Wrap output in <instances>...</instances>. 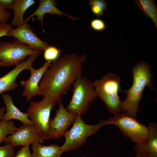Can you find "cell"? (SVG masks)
I'll use <instances>...</instances> for the list:
<instances>
[{
    "mask_svg": "<svg viewBox=\"0 0 157 157\" xmlns=\"http://www.w3.org/2000/svg\"><path fill=\"white\" fill-rule=\"evenodd\" d=\"M12 15L9 11L3 7L0 6V22L1 23H6Z\"/></svg>",
    "mask_w": 157,
    "mask_h": 157,
    "instance_id": "obj_25",
    "label": "cell"
},
{
    "mask_svg": "<svg viewBox=\"0 0 157 157\" xmlns=\"http://www.w3.org/2000/svg\"><path fill=\"white\" fill-rule=\"evenodd\" d=\"M72 95L66 108L69 112L81 116L85 114L97 97L90 79L83 75L73 84Z\"/></svg>",
    "mask_w": 157,
    "mask_h": 157,
    "instance_id": "obj_3",
    "label": "cell"
},
{
    "mask_svg": "<svg viewBox=\"0 0 157 157\" xmlns=\"http://www.w3.org/2000/svg\"><path fill=\"white\" fill-rule=\"evenodd\" d=\"M72 124V128L64 135L65 140L60 147L63 152L74 150L83 145L89 136L96 133L101 127L106 125V120L90 125L86 124L81 116L78 115Z\"/></svg>",
    "mask_w": 157,
    "mask_h": 157,
    "instance_id": "obj_5",
    "label": "cell"
},
{
    "mask_svg": "<svg viewBox=\"0 0 157 157\" xmlns=\"http://www.w3.org/2000/svg\"><path fill=\"white\" fill-rule=\"evenodd\" d=\"M13 147L9 144L0 146V157H14L15 154Z\"/></svg>",
    "mask_w": 157,
    "mask_h": 157,
    "instance_id": "obj_23",
    "label": "cell"
},
{
    "mask_svg": "<svg viewBox=\"0 0 157 157\" xmlns=\"http://www.w3.org/2000/svg\"><path fill=\"white\" fill-rule=\"evenodd\" d=\"M38 56L37 55H30L26 60L16 65L14 69L0 77V94L5 92L14 90L17 87L16 79L18 76L24 70H29Z\"/></svg>",
    "mask_w": 157,
    "mask_h": 157,
    "instance_id": "obj_12",
    "label": "cell"
},
{
    "mask_svg": "<svg viewBox=\"0 0 157 157\" xmlns=\"http://www.w3.org/2000/svg\"><path fill=\"white\" fill-rule=\"evenodd\" d=\"M91 28L96 31H101L104 30L106 28L105 22L99 18L94 19L91 21L90 23Z\"/></svg>",
    "mask_w": 157,
    "mask_h": 157,
    "instance_id": "obj_24",
    "label": "cell"
},
{
    "mask_svg": "<svg viewBox=\"0 0 157 157\" xmlns=\"http://www.w3.org/2000/svg\"><path fill=\"white\" fill-rule=\"evenodd\" d=\"M31 148L32 157H61L63 152L60 147L54 144L45 146L35 142L32 144Z\"/></svg>",
    "mask_w": 157,
    "mask_h": 157,
    "instance_id": "obj_18",
    "label": "cell"
},
{
    "mask_svg": "<svg viewBox=\"0 0 157 157\" xmlns=\"http://www.w3.org/2000/svg\"><path fill=\"white\" fill-rule=\"evenodd\" d=\"M17 128L12 121L0 120V144L4 141L8 135H12L15 133Z\"/></svg>",
    "mask_w": 157,
    "mask_h": 157,
    "instance_id": "obj_20",
    "label": "cell"
},
{
    "mask_svg": "<svg viewBox=\"0 0 157 157\" xmlns=\"http://www.w3.org/2000/svg\"><path fill=\"white\" fill-rule=\"evenodd\" d=\"M51 63L50 61H46L42 66L38 69H35L32 66L29 69L31 73L29 78L26 80L20 81L21 85L24 89L22 93V96L25 97L27 101L36 95L39 96V82L45 71Z\"/></svg>",
    "mask_w": 157,
    "mask_h": 157,
    "instance_id": "obj_13",
    "label": "cell"
},
{
    "mask_svg": "<svg viewBox=\"0 0 157 157\" xmlns=\"http://www.w3.org/2000/svg\"><path fill=\"white\" fill-rule=\"evenodd\" d=\"M14 157H32L29 147H22L18 150Z\"/></svg>",
    "mask_w": 157,
    "mask_h": 157,
    "instance_id": "obj_26",
    "label": "cell"
},
{
    "mask_svg": "<svg viewBox=\"0 0 157 157\" xmlns=\"http://www.w3.org/2000/svg\"><path fill=\"white\" fill-rule=\"evenodd\" d=\"M2 97L6 106V113L1 119L6 121L11 119H16L20 121L23 125L34 124L29 118L27 113L21 112L15 105L10 94H2Z\"/></svg>",
    "mask_w": 157,
    "mask_h": 157,
    "instance_id": "obj_16",
    "label": "cell"
},
{
    "mask_svg": "<svg viewBox=\"0 0 157 157\" xmlns=\"http://www.w3.org/2000/svg\"><path fill=\"white\" fill-rule=\"evenodd\" d=\"M109 124L116 126L124 135L130 138L135 144L142 143L148 136V126L126 114H115L113 117L106 120V125Z\"/></svg>",
    "mask_w": 157,
    "mask_h": 157,
    "instance_id": "obj_7",
    "label": "cell"
},
{
    "mask_svg": "<svg viewBox=\"0 0 157 157\" xmlns=\"http://www.w3.org/2000/svg\"><path fill=\"white\" fill-rule=\"evenodd\" d=\"M89 3L92 13L98 17L103 15L107 6L105 0H90Z\"/></svg>",
    "mask_w": 157,
    "mask_h": 157,
    "instance_id": "obj_21",
    "label": "cell"
},
{
    "mask_svg": "<svg viewBox=\"0 0 157 157\" xmlns=\"http://www.w3.org/2000/svg\"><path fill=\"white\" fill-rule=\"evenodd\" d=\"M44 140L38 133L34 124L23 125L17 128L13 134L6 137L4 142L6 144L13 147L18 146L26 147L34 143H43Z\"/></svg>",
    "mask_w": 157,
    "mask_h": 157,
    "instance_id": "obj_10",
    "label": "cell"
},
{
    "mask_svg": "<svg viewBox=\"0 0 157 157\" xmlns=\"http://www.w3.org/2000/svg\"><path fill=\"white\" fill-rule=\"evenodd\" d=\"M12 28V26L10 24H0V38L4 36H9L8 33Z\"/></svg>",
    "mask_w": 157,
    "mask_h": 157,
    "instance_id": "obj_27",
    "label": "cell"
},
{
    "mask_svg": "<svg viewBox=\"0 0 157 157\" xmlns=\"http://www.w3.org/2000/svg\"><path fill=\"white\" fill-rule=\"evenodd\" d=\"M59 108L53 118L49 122V139L56 140L64 136L68 128L73 124L77 115L67 110L61 101L58 102Z\"/></svg>",
    "mask_w": 157,
    "mask_h": 157,
    "instance_id": "obj_9",
    "label": "cell"
},
{
    "mask_svg": "<svg viewBox=\"0 0 157 157\" xmlns=\"http://www.w3.org/2000/svg\"><path fill=\"white\" fill-rule=\"evenodd\" d=\"M9 36H13L21 42L33 49L44 51L49 45L41 40L27 23H24L19 27L11 29L8 33Z\"/></svg>",
    "mask_w": 157,
    "mask_h": 157,
    "instance_id": "obj_11",
    "label": "cell"
},
{
    "mask_svg": "<svg viewBox=\"0 0 157 157\" xmlns=\"http://www.w3.org/2000/svg\"><path fill=\"white\" fill-rule=\"evenodd\" d=\"M42 51L35 50L14 38L12 42L0 41V61L3 67L16 66L32 55H40Z\"/></svg>",
    "mask_w": 157,
    "mask_h": 157,
    "instance_id": "obj_8",
    "label": "cell"
},
{
    "mask_svg": "<svg viewBox=\"0 0 157 157\" xmlns=\"http://www.w3.org/2000/svg\"><path fill=\"white\" fill-rule=\"evenodd\" d=\"M120 81L118 76L109 73L93 83L97 97L102 100L108 110L113 114L120 112L121 101L118 96Z\"/></svg>",
    "mask_w": 157,
    "mask_h": 157,
    "instance_id": "obj_4",
    "label": "cell"
},
{
    "mask_svg": "<svg viewBox=\"0 0 157 157\" xmlns=\"http://www.w3.org/2000/svg\"><path fill=\"white\" fill-rule=\"evenodd\" d=\"M6 111V108L5 107L0 108V119H1L2 118Z\"/></svg>",
    "mask_w": 157,
    "mask_h": 157,
    "instance_id": "obj_29",
    "label": "cell"
},
{
    "mask_svg": "<svg viewBox=\"0 0 157 157\" xmlns=\"http://www.w3.org/2000/svg\"><path fill=\"white\" fill-rule=\"evenodd\" d=\"M57 102L49 97L39 101H32L27 110L29 118L33 122L38 133L44 140H50L49 122L51 111Z\"/></svg>",
    "mask_w": 157,
    "mask_h": 157,
    "instance_id": "obj_6",
    "label": "cell"
},
{
    "mask_svg": "<svg viewBox=\"0 0 157 157\" xmlns=\"http://www.w3.org/2000/svg\"><path fill=\"white\" fill-rule=\"evenodd\" d=\"M15 0H0V6L6 10H12V6Z\"/></svg>",
    "mask_w": 157,
    "mask_h": 157,
    "instance_id": "obj_28",
    "label": "cell"
},
{
    "mask_svg": "<svg viewBox=\"0 0 157 157\" xmlns=\"http://www.w3.org/2000/svg\"><path fill=\"white\" fill-rule=\"evenodd\" d=\"M135 157H142L138 154H136Z\"/></svg>",
    "mask_w": 157,
    "mask_h": 157,
    "instance_id": "obj_31",
    "label": "cell"
},
{
    "mask_svg": "<svg viewBox=\"0 0 157 157\" xmlns=\"http://www.w3.org/2000/svg\"><path fill=\"white\" fill-rule=\"evenodd\" d=\"M61 51L55 46H49L44 51V58L46 61L53 62L60 58Z\"/></svg>",
    "mask_w": 157,
    "mask_h": 157,
    "instance_id": "obj_22",
    "label": "cell"
},
{
    "mask_svg": "<svg viewBox=\"0 0 157 157\" xmlns=\"http://www.w3.org/2000/svg\"><path fill=\"white\" fill-rule=\"evenodd\" d=\"M133 84L127 90L123 91L126 94L124 99L121 101L120 112L136 118L140 110L139 102L143 97V91L146 86L154 90L151 83L152 76L148 63L143 61L138 62L132 70Z\"/></svg>",
    "mask_w": 157,
    "mask_h": 157,
    "instance_id": "obj_2",
    "label": "cell"
},
{
    "mask_svg": "<svg viewBox=\"0 0 157 157\" xmlns=\"http://www.w3.org/2000/svg\"><path fill=\"white\" fill-rule=\"evenodd\" d=\"M80 157H86V156H81Z\"/></svg>",
    "mask_w": 157,
    "mask_h": 157,
    "instance_id": "obj_32",
    "label": "cell"
},
{
    "mask_svg": "<svg viewBox=\"0 0 157 157\" xmlns=\"http://www.w3.org/2000/svg\"><path fill=\"white\" fill-rule=\"evenodd\" d=\"M4 64L3 63L0 61V67L1 66H3Z\"/></svg>",
    "mask_w": 157,
    "mask_h": 157,
    "instance_id": "obj_30",
    "label": "cell"
},
{
    "mask_svg": "<svg viewBox=\"0 0 157 157\" xmlns=\"http://www.w3.org/2000/svg\"><path fill=\"white\" fill-rule=\"evenodd\" d=\"M35 3L33 0H15L12 6L14 16L10 25L15 26L17 28L22 26L24 23V13Z\"/></svg>",
    "mask_w": 157,
    "mask_h": 157,
    "instance_id": "obj_17",
    "label": "cell"
},
{
    "mask_svg": "<svg viewBox=\"0 0 157 157\" xmlns=\"http://www.w3.org/2000/svg\"><path fill=\"white\" fill-rule=\"evenodd\" d=\"M56 1L55 0H39V5L37 9L32 14L24 20V22L27 23L31 18L34 16H36L37 20L40 22L43 31H44L43 29V21L44 15L46 14L49 13L59 16H61L63 15L67 16L69 18L72 19L73 22L81 18L69 15L62 12L56 7Z\"/></svg>",
    "mask_w": 157,
    "mask_h": 157,
    "instance_id": "obj_15",
    "label": "cell"
},
{
    "mask_svg": "<svg viewBox=\"0 0 157 157\" xmlns=\"http://www.w3.org/2000/svg\"><path fill=\"white\" fill-rule=\"evenodd\" d=\"M135 3L142 13L151 19L157 29V9L155 1L153 0H136Z\"/></svg>",
    "mask_w": 157,
    "mask_h": 157,
    "instance_id": "obj_19",
    "label": "cell"
},
{
    "mask_svg": "<svg viewBox=\"0 0 157 157\" xmlns=\"http://www.w3.org/2000/svg\"><path fill=\"white\" fill-rule=\"evenodd\" d=\"M84 54H66L53 61L44 73L39 84L40 95L57 102L83 75L82 66L87 60Z\"/></svg>",
    "mask_w": 157,
    "mask_h": 157,
    "instance_id": "obj_1",
    "label": "cell"
},
{
    "mask_svg": "<svg viewBox=\"0 0 157 157\" xmlns=\"http://www.w3.org/2000/svg\"><path fill=\"white\" fill-rule=\"evenodd\" d=\"M149 132L145 140L140 144L133 146L136 154L142 157H157V124L149 123L148 126Z\"/></svg>",
    "mask_w": 157,
    "mask_h": 157,
    "instance_id": "obj_14",
    "label": "cell"
}]
</instances>
